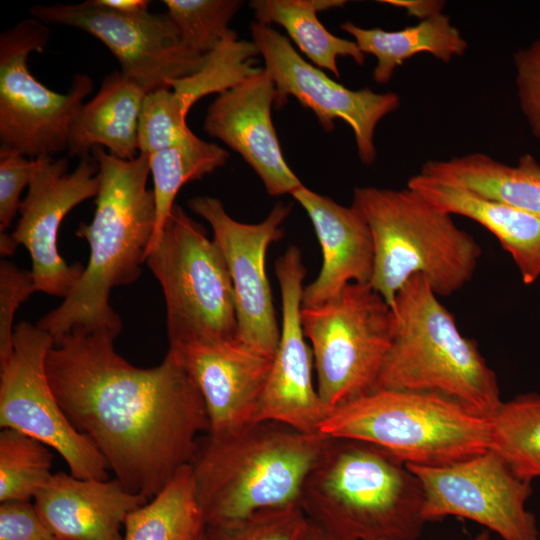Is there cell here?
Masks as SVG:
<instances>
[{
    "mask_svg": "<svg viewBox=\"0 0 540 540\" xmlns=\"http://www.w3.org/2000/svg\"><path fill=\"white\" fill-rule=\"evenodd\" d=\"M304 540H349L343 537H340L316 522L308 518V529Z\"/></svg>",
    "mask_w": 540,
    "mask_h": 540,
    "instance_id": "obj_41",
    "label": "cell"
},
{
    "mask_svg": "<svg viewBox=\"0 0 540 540\" xmlns=\"http://www.w3.org/2000/svg\"><path fill=\"white\" fill-rule=\"evenodd\" d=\"M291 195L309 216L323 258L318 276L303 289L302 306L323 304L350 283L370 284L374 244L361 212L352 204L340 205L304 185Z\"/></svg>",
    "mask_w": 540,
    "mask_h": 540,
    "instance_id": "obj_20",
    "label": "cell"
},
{
    "mask_svg": "<svg viewBox=\"0 0 540 540\" xmlns=\"http://www.w3.org/2000/svg\"><path fill=\"white\" fill-rule=\"evenodd\" d=\"M352 205L367 221L374 244L370 286L392 307L413 276L426 279L438 297L450 296L473 278L480 244L448 214L414 190L357 187Z\"/></svg>",
    "mask_w": 540,
    "mask_h": 540,
    "instance_id": "obj_5",
    "label": "cell"
},
{
    "mask_svg": "<svg viewBox=\"0 0 540 540\" xmlns=\"http://www.w3.org/2000/svg\"><path fill=\"white\" fill-rule=\"evenodd\" d=\"M38 288L32 271L22 269L16 264L0 262V364L6 362L14 347V316Z\"/></svg>",
    "mask_w": 540,
    "mask_h": 540,
    "instance_id": "obj_35",
    "label": "cell"
},
{
    "mask_svg": "<svg viewBox=\"0 0 540 540\" xmlns=\"http://www.w3.org/2000/svg\"><path fill=\"white\" fill-rule=\"evenodd\" d=\"M301 323L311 344L317 392L328 414L376 390L395 317L370 284L350 283L323 304L302 306Z\"/></svg>",
    "mask_w": 540,
    "mask_h": 540,
    "instance_id": "obj_9",
    "label": "cell"
},
{
    "mask_svg": "<svg viewBox=\"0 0 540 540\" xmlns=\"http://www.w3.org/2000/svg\"><path fill=\"white\" fill-rule=\"evenodd\" d=\"M187 203L192 212L209 223L213 239L225 257L235 296L236 340L273 358L280 325L265 271V258L270 245L282 238V223L291 206L278 202L264 220L248 224L232 218L215 197L194 196Z\"/></svg>",
    "mask_w": 540,
    "mask_h": 540,
    "instance_id": "obj_14",
    "label": "cell"
},
{
    "mask_svg": "<svg viewBox=\"0 0 540 540\" xmlns=\"http://www.w3.org/2000/svg\"><path fill=\"white\" fill-rule=\"evenodd\" d=\"M419 173L540 216V163L531 154L510 166L484 153H470L430 160Z\"/></svg>",
    "mask_w": 540,
    "mask_h": 540,
    "instance_id": "obj_24",
    "label": "cell"
},
{
    "mask_svg": "<svg viewBox=\"0 0 540 540\" xmlns=\"http://www.w3.org/2000/svg\"><path fill=\"white\" fill-rule=\"evenodd\" d=\"M183 45L207 56L223 42L238 38L229 23L242 6L239 0H164Z\"/></svg>",
    "mask_w": 540,
    "mask_h": 540,
    "instance_id": "obj_32",
    "label": "cell"
},
{
    "mask_svg": "<svg viewBox=\"0 0 540 540\" xmlns=\"http://www.w3.org/2000/svg\"><path fill=\"white\" fill-rule=\"evenodd\" d=\"M145 263L162 288L169 345L236 339L235 296L225 257L205 227L179 205L151 241Z\"/></svg>",
    "mask_w": 540,
    "mask_h": 540,
    "instance_id": "obj_8",
    "label": "cell"
},
{
    "mask_svg": "<svg viewBox=\"0 0 540 540\" xmlns=\"http://www.w3.org/2000/svg\"><path fill=\"white\" fill-rule=\"evenodd\" d=\"M276 89L264 68L221 92L209 105L204 131L237 152L255 171L270 196L303 186L289 168L272 122Z\"/></svg>",
    "mask_w": 540,
    "mask_h": 540,
    "instance_id": "obj_18",
    "label": "cell"
},
{
    "mask_svg": "<svg viewBox=\"0 0 540 540\" xmlns=\"http://www.w3.org/2000/svg\"><path fill=\"white\" fill-rule=\"evenodd\" d=\"M341 29L351 35L364 54L376 57L373 80L387 84L394 71L405 60L418 53H429L444 63L454 56H462L468 42L443 13L421 20L418 24L397 31L379 27L363 28L347 21Z\"/></svg>",
    "mask_w": 540,
    "mask_h": 540,
    "instance_id": "obj_25",
    "label": "cell"
},
{
    "mask_svg": "<svg viewBox=\"0 0 540 540\" xmlns=\"http://www.w3.org/2000/svg\"><path fill=\"white\" fill-rule=\"evenodd\" d=\"M50 30L33 17L0 36V147L28 158L67 150L72 122L93 91L87 74H76L67 93L48 89L30 72L28 58L42 52Z\"/></svg>",
    "mask_w": 540,
    "mask_h": 540,
    "instance_id": "obj_10",
    "label": "cell"
},
{
    "mask_svg": "<svg viewBox=\"0 0 540 540\" xmlns=\"http://www.w3.org/2000/svg\"><path fill=\"white\" fill-rule=\"evenodd\" d=\"M327 439L276 421H255L227 433H208L204 442H198L191 463L206 524L300 503L306 478Z\"/></svg>",
    "mask_w": 540,
    "mask_h": 540,
    "instance_id": "obj_4",
    "label": "cell"
},
{
    "mask_svg": "<svg viewBox=\"0 0 540 540\" xmlns=\"http://www.w3.org/2000/svg\"><path fill=\"white\" fill-rule=\"evenodd\" d=\"M116 337L73 330L46 359L52 390L72 425L89 438L122 485L151 500L191 464L197 435L209 431L202 395L177 354L139 368Z\"/></svg>",
    "mask_w": 540,
    "mask_h": 540,
    "instance_id": "obj_1",
    "label": "cell"
},
{
    "mask_svg": "<svg viewBox=\"0 0 540 540\" xmlns=\"http://www.w3.org/2000/svg\"><path fill=\"white\" fill-rule=\"evenodd\" d=\"M0 540H60L30 501L0 504Z\"/></svg>",
    "mask_w": 540,
    "mask_h": 540,
    "instance_id": "obj_38",
    "label": "cell"
},
{
    "mask_svg": "<svg viewBox=\"0 0 540 540\" xmlns=\"http://www.w3.org/2000/svg\"><path fill=\"white\" fill-rule=\"evenodd\" d=\"M91 154L98 163L96 208L92 221L80 223L76 230L89 244V260L69 295L36 324L54 342L73 330L120 334L122 321L110 305V292L140 277L155 230L154 193L147 188L148 156L123 160L102 147Z\"/></svg>",
    "mask_w": 540,
    "mask_h": 540,
    "instance_id": "obj_2",
    "label": "cell"
},
{
    "mask_svg": "<svg viewBox=\"0 0 540 540\" xmlns=\"http://www.w3.org/2000/svg\"><path fill=\"white\" fill-rule=\"evenodd\" d=\"M53 345L37 325L24 321L15 326L13 352L0 364L1 429L19 431L56 450L77 478L107 480L106 460L72 425L52 390L46 359Z\"/></svg>",
    "mask_w": 540,
    "mask_h": 540,
    "instance_id": "obj_11",
    "label": "cell"
},
{
    "mask_svg": "<svg viewBox=\"0 0 540 540\" xmlns=\"http://www.w3.org/2000/svg\"><path fill=\"white\" fill-rule=\"evenodd\" d=\"M52 460L44 443L13 429H1L0 502L34 498L53 475Z\"/></svg>",
    "mask_w": 540,
    "mask_h": 540,
    "instance_id": "obj_31",
    "label": "cell"
},
{
    "mask_svg": "<svg viewBox=\"0 0 540 540\" xmlns=\"http://www.w3.org/2000/svg\"><path fill=\"white\" fill-rule=\"evenodd\" d=\"M259 50L253 41L229 39L211 52L204 65L194 74L168 81L172 101L186 118L191 107L201 98L233 87L258 72L255 57Z\"/></svg>",
    "mask_w": 540,
    "mask_h": 540,
    "instance_id": "obj_30",
    "label": "cell"
},
{
    "mask_svg": "<svg viewBox=\"0 0 540 540\" xmlns=\"http://www.w3.org/2000/svg\"><path fill=\"white\" fill-rule=\"evenodd\" d=\"M170 89L159 88L144 97L138 123L139 154H150L171 147L193 132L170 103Z\"/></svg>",
    "mask_w": 540,
    "mask_h": 540,
    "instance_id": "obj_34",
    "label": "cell"
},
{
    "mask_svg": "<svg viewBox=\"0 0 540 540\" xmlns=\"http://www.w3.org/2000/svg\"><path fill=\"white\" fill-rule=\"evenodd\" d=\"M30 14L46 25L74 27L97 38L117 59L121 73L146 93L169 88V80L194 74L208 56L193 53L183 45L167 12L123 14L96 0H87L37 4Z\"/></svg>",
    "mask_w": 540,
    "mask_h": 540,
    "instance_id": "obj_13",
    "label": "cell"
},
{
    "mask_svg": "<svg viewBox=\"0 0 540 540\" xmlns=\"http://www.w3.org/2000/svg\"><path fill=\"white\" fill-rule=\"evenodd\" d=\"M407 187L436 208L470 218L489 230L512 257L524 284L540 278L539 215L420 173L408 180Z\"/></svg>",
    "mask_w": 540,
    "mask_h": 540,
    "instance_id": "obj_22",
    "label": "cell"
},
{
    "mask_svg": "<svg viewBox=\"0 0 540 540\" xmlns=\"http://www.w3.org/2000/svg\"><path fill=\"white\" fill-rule=\"evenodd\" d=\"M148 158L156 212L152 241L171 214L182 186L200 180L223 166L229 153L216 143L204 141L192 133L181 142L150 154Z\"/></svg>",
    "mask_w": 540,
    "mask_h": 540,
    "instance_id": "obj_28",
    "label": "cell"
},
{
    "mask_svg": "<svg viewBox=\"0 0 540 540\" xmlns=\"http://www.w3.org/2000/svg\"><path fill=\"white\" fill-rule=\"evenodd\" d=\"M307 529L308 517L294 503L206 524L202 540H304Z\"/></svg>",
    "mask_w": 540,
    "mask_h": 540,
    "instance_id": "obj_33",
    "label": "cell"
},
{
    "mask_svg": "<svg viewBox=\"0 0 540 540\" xmlns=\"http://www.w3.org/2000/svg\"><path fill=\"white\" fill-rule=\"evenodd\" d=\"M18 247L17 243L13 240L11 235L6 233H1L0 235V252L1 255L7 256L15 253L16 248Z\"/></svg>",
    "mask_w": 540,
    "mask_h": 540,
    "instance_id": "obj_42",
    "label": "cell"
},
{
    "mask_svg": "<svg viewBox=\"0 0 540 540\" xmlns=\"http://www.w3.org/2000/svg\"><path fill=\"white\" fill-rule=\"evenodd\" d=\"M490 419V449L521 479L540 477V394L501 403Z\"/></svg>",
    "mask_w": 540,
    "mask_h": 540,
    "instance_id": "obj_29",
    "label": "cell"
},
{
    "mask_svg": "<svg viewBox=\"0 0 540 540\" xmlns=\"http://www.w3.org/2000/svg\"><path fill=\"white\" fill-rule=\"evenodd\" d=\"M205 527L192 465L188 464L156 496L127 516L123 540H202Z\"/></svg>",
    "mask_w": 540,
    "mask_h": 540,
    "instance_id": "obj_27",
    "label": "cell"
},
{
    "mask_svg": "<svg viewBox=\"0 0 540 540\" xmlns=\"http://www.w3.org/2000/svg\"><path fill=\"white\" fill-rule=\"evenodd\" d=\"M34 159L0 147V231L3 233L19 212L20 196L31 181Z\"/></svg>",
    "mask_w": 540,
    "mask_h": 540,
    "instance_id": "obj_37",
    "label": "cell"
},
{
    "mask_svg": "<svg viewBox=\"0 0 540 540\" xmlns=\"http://www.w3.org/2000/svg\"><path fill=\"white\" fill-rule=\"evenodd\" d=\"M520 109L531 133L540 139V38L513 55Z\"/></svg>",
    "mask_w": 540,
    "mask_h": 540,
    "instance_id": "obj_36",
    "label": "cell"
},
{
    "mask_svg": "<svg viewBox=\"0 0 540 540\" xmlns=\"http://www.w3.org/2000/svg\"><path fill=\"white\" fill-rule=\"evenodd\" d=\"M328 437L362 440L405 463L447 465L491 446L490 419L446 395L377 389L332 410L319 427Z\"/></svg>",
    "mask_w": 540,
    "mask_h": 540,
    "instance_id": "obj_7",
    "label": "cell"
},
{
    "mask_svg": "<svg viewBox=\"0 0 540 540\" xmlns=\"http://www.w3.org/2000/svg\"><path fill=\"white\" fill-rule=\"evenodd\" d=\"M392 309L394 335L376 390L436 392L490 418L502 403L496 374L426 279L411 277Z\"/></svg>",
    "mask_w": 540,
    "mask_h": 540,
    "instance_id": "obj_6",
    "label": "cell"
},
{
    "mask_svg": "<svg viewBox=\"0 0 540 540\" xmlns=\"http://www.w3.org/2000/svg\"><path fill=\"white\" fill-rule=\"evenodd\" d=\"M67 158L34 159L28 193L21 201L20 218L11 237L32 259L38 291L65 298L83 275L80 262L68 264L58 250L57 238L64 217L99 191L98 163L91 154L68 172Z\"/></svg>",
    "mask_w": 540,
    "mask_h": 540,
    "instance_id": "obj_16",
    "label": "cell"
},
{
    "mask_svg": "<svg viewBox=\"0 0 540 540\" xmlns=\"http://www.w3.org/2000/svg\"><path fill=\"white\" fill-rule=\"evenodd\" d=\"M406 465L421 483L425 522L455 516L502 540H540L536 518L526 507L531 482L519 478L492 449L447 465Z\"/></svg>",
    "mask_w": 540,
    "mask_h": 540,
    "instance_id": "obj_12",
    "label": "cell"
},
{
    "mask_svg": "<svg viewBox=\"0 0 540 540\" xmlns=\"http://www.w3.org/2000/svg\"><path fill=\"white\" fill-rule=\"evenodd\" d=\"M381 2L404 8L410 15L423 17L424 19L442 13L444 7L442 1L384 0Z\"/></svg>",
    "mask_w": 540,
    "mask_h": 540,
    "instance_id": "obj_39",
    "label": "cell"
},
{
    "mask_svg": "<svg viewBox=\"0 0 540 540\" xmlns=\"http://www.w3.org/2000/svg\"><path fill=\"white\" fill-rule=\"evenodd\" d=\"M198 387L210 434L254 422L273 358L238 340L170 345Z\"/></svg>",
    "mask_w": 540,
    "mask_h": 540,
    "instance_id": "obj_19",
    "label": "cell"
},
{
    "mask_svg": "<svg viewBox=\"0 0 540 540\" xmlns=\"http://www.w3.org/2000/svg\"><path fill=\"white\" fill-rule=\"evenodd\" d=\"M345 3L343 0H253L249 6L256 22L283 27L316 67L339 77L338 57H351L358 65H363L365 54L355 41L330 33L319 21L317 13L343 7Z\"/></svg>",
    "mask_w": 540,
    "mask_h": 540,
    "instance_id": "obj_26",
    "label": "cell"
},
{
    "mask_svg": "<svg viewBox=\"0 0 540 540\" xmlns=\"http://www.w3.org/2000/svg\"><path fill=\"white\" fill-rule=\"evenodd\" d=\"M149 500L129 492L118 479H81L53 473L34 505L60 540H123L127 516Z\"/></svg>",
    "mask_w": 540,
    "mask_h": 540,
    "instance_id": "obj_21",
    "label": "cell"
},
{
    "mask_svg": "<svg viewBox=\"0 0 540 540\" xmlns=\"http://www.w3.org/2000/svg\"><path fill=\"white\" fill-rule=\"evenodd\" d=\"M146 92L121 71L106 75L94 97L84 103L71 124L68 157L80 159L102 147L123 160L139 155L138 123Z\"/></svg>",
    "mask_w": 540,
    "mask_h": 540,
    "instance_id": "obj_23",
    "label": "cell"
},
{
    "mask_svg": "<svg viewBox=\"0 0 540 540\" xmlns=\"http://www.w3.org/2000/svg\"><path fill=\"white\" fill-rule=\"evenodd\" d=\"M100 5L123 14H137L149 11L146 0H96Z\"/></svg>",
    "mask_w": 540,
    "mask_h": 540,
    "instance_id": "obj_40",
    "label": "cell"
},
{
    "mask_svg": "<svg viewBox=\"0 0 540 540\" xmlns=\"http://www.w3.org/2000/svg\"><path fill=\"white\" fill-rule=\"evenodd\" d=\"M250 30L264 60V69L275 85V106L282 108L293 96L313 111L326 132L334 129L336 119L344 120L353 131L362 164H374L376 126L399 108L398 94L377 93L369 88L348 89L303 59L289 39L271 26L254 22Z\"/></svg>",
    "mask_w": 540,
    "mask_h": 540,
    "instance_id": "obj_15",
    "label": "cell"
},
{
    "mask_svg": "<svg viewBox=\"0 0 540 540\" xmlns=\"http://www.w3.org/2000/svg\"><path fill=\"white\" fill-rule=\"evenodd\" d=\"M423 504L421 483L405 462L338 437H328L300 497L310 520L349 540H417L426 523Z\"/></svg>",
    "mask_w": 540,
    "mask_h": 540,
    "instance_id": "obj_3",
    "label": "cell"
},
{
    "mask_svg": "<svg viewBox=\"0 0 540 540\" xmlns=\"http://www.w3.org/2000/svg\"><path fill=\"white\" fill-rule=\"evenodd\" d=\"M275 274L282 303L280 337L255 421H276L319 434L328 413L313 383V353L301 323L306 268L297 246H289L276 260Z\"/></svg>",
    "mask_w": 540,
    "mask_h": 540,
    "instance_id": "obj_17",
    "label": "cell"
},
{
    "mask_svg": "<svg viewBox=\"0 0 540 540\" xmlns=\"http://www.w3.org/2000/svg\"><path fill=\"white\" fill-rule=\"evenodd\" d=\"M471 540H491L490 532L487 531V530H482L480 533H478Z\"/></svg>",
    "mask_w": 540,
    "mask_h": 540,
    "instance_id": "obj_43",
    "label": "cell"
}]
</instances>
